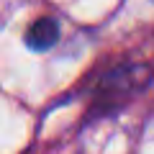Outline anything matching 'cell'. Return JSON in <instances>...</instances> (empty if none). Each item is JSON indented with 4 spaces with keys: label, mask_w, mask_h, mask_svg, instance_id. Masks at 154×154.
Returning <instances> with one entry per match:
<instances>
[{
    "label": "cell",
    "mask_w": 154,
    "mask_h": 154,
    "mask_svg": "<svg viewBox=\"0 0 154 154\" xmlns=\"http://www.w3.org/2000/svg\"><path fill=\"white\" fill-rule=\"evenodd\" d=\"M152 80V72L144 64H131V67H118L110 75L103 77L95 93V110H116L126 100L139 95Z\"/></svg>",
    "instance_id": "cell-1"
},
{
    "label": "cell",
    "mask_w": 154,
    "mask_h": 154,
    "mask_svg": "<svg viewBox=\"0 0 154 154\" xmlns=\"http://www.w3.org/2000/svg\"><path fill=\"white\" fill-rule=\"evenodd\" d=\"M57 41H59V26H57L54 18H38L26 31V44L36 51L51 49Z\"/></svg>",
    "instance_id": "cell-2"
}]
</instances>
